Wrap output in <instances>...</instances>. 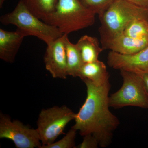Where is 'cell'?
<instances>
[{"instance_id":"obj_1","label":"cell","mask_w":148,"mask_h":148,"mask_svg":"<svg viewBox=\"0 0 148 148\" xmlns=\"http://www.w3.org/2000/svg\"><path fill=\"white\" fill-rule=\"evenodd\" d=\"M87 88V96L76 114L72 127L82 136L91 134L96 138L99 147L106 148L112 143L113 132L120 124L119 120L109 110L108 81L96 84L88 80H83Z\"/></svg>"},{"instance_id":"obj_2","label":"cell","mask_w":148,"mask_h":148,"mask_svg":"<svg viewBox=\"0 0 148 148\" xmlns=\"http://www.w3.org/2000/svg\"><path fill=\"white\" fill-rule=\"evenodd\" d=\"M101 27L99 32L101 45L121 34L130 22L138 19L148 20V7L133 4L126 0H116L99 15Z\"/></svg>"},{"instance_id":"obj_3","label":"cell","mask_w":148,"mask_h":148,"mask_svg":"<svg viewBox=\"0 0 148 148\" xmlns=\"http://www.w3.org/2000/svg\"><path fill=\"white\" fill-rule=\"evenodd\" d=\"M95 15L79 0H58L55 11L43 21L57 27L63 34L69 35L92 26Z\"/></svg>"},{"instance_id":"obj_4","label":"cell","mask_w":148,"mask_h":148,"mask_svg":"<svg viewBox=\"0 0 148 148\" xmlns=\"http://www.w3.org/2000/svg\"><path fill=\"white\" fill-rule=\"evenodd\" d=\"M0 21L3 25L16 26L26 36L37 37L47 45L64 35L57 27L47 24L35 16L22 0L18 1L12 12L1 16Z\"/></svg>"},{"instance_id":"obj_5","label":"cell","mask_w":148,"mask_h":148,"mask_svg":"<svg viewBox=\"0 0 148 148\" xmlns=\"http://www.w3.org/2000/svg\"><path fill=\"white\" fill-rule=\"evenodd\" d=\"M123 80L121 87L109 97L110 107L121 108L134 106L148 109V92L138 74L121 70Z\"/></svg>"},{"instance_id":"obj_6","label":"cell","mask_w":148,"mask_h":148,"mask_svg":"<svg viewBox=\"0 0 148 148\" xmlns=\"http://www.w3.org/2000/svg\"><path fill=\"white\" fill-rule=\"evenodd\" d=\"M76 114L66 106L42 110L37 121V130L42 145L54 143L58 136L64 133L68 123L75 120Z\"/></svg>"},{"instance_id":"obj_7","label":"cell","mask_w":148,"mask_h":148,"mask_svg":"<svg viewBox=\"0 0 148 148\" xmlns=\"http://www.w3.org/2000/svg\"><path fill=\"white\" fill-rule=\"evenodd\" d=\"M0 138L12 140L17 148H40L42 145L37 129L17 120L12 121L10 117L2 113L0 114Z\"/></svg>"},{"instance_id":"obj_8","label":"cell","mask_w":148,"mask_h":148,"mask_svg":"<svg viewBox=\"0 0 148 148\" xmlns=\"http://www.w3.org/2000/svg\"><path fill=\"white\" fill-rule=\"evenodd\" d=\"M64 34L47 45L44 58L45 68L54 78L66 79L67 73L66 40Z\"/></svg>"},{"instance_id":"obj_9","label":"cell","mask_w":148,"mask_h":148,"mask_svg":"<svg viewBox=\"0 0 148 148\" xmlns=\"http://www.w3.org/2000/svg\"><path fill=\"white\" fill-rule=\"evenodd\" d=\"M111 68L136 73L148 72V46L134 54L125 55L112 51L107 57Z\"/></svg>"},{"instance_id":"obj_10","label":"cell","mask_w":148,"mask_h":148,"mask_svg":"<svg viewBox=\"0 0 148 148\" xmlns=\"http://www.w3.org/2000/svg\"><path fill=\"white\" fill-rule=\"evenodd\" d=\"M26 37L23 32L17 29L13 32L0 29V58L7 63H13Z\"/></svg>"},{"instance_id":"obj_11","label":"cell","mask_w":148,"mask_h":148,"mask_svg":"<svg viewBox=\"0 0 148 148\" xmlns=\"http://www.w3.org/2000/svg\"><path fill=\"white\" fill-rule=\"evenodd\" d=\"M148 46V36L135 38L123 34L116 36L103 46V50L110 49L121 54L130 55L137 53Z\"/></svg>"},{"instance_id":"obj_12","label":"cell","mask_w":148,"mask_h":148,"mask_svg":"<svg viewBox=\"0 0 148 148\" xmlns=\"http://www.w3.org/2000/svg\"><path fill=\"white\" fill-rule=\"evenodd\" d=\"M109 74L105 64L98 61L83 64L78 74L82 80L87 79L96 84H104L109 81Z\"/></svg>"},{"instance_id":"obj_13","label":"cell","mask_w":148,"mask_h":148,"mask_svg":"<svg viewBox=\"0 0 148 148\" xmlns=\"http://www.w3.org/2000/svg\"><path fill=\"white\" fill-rule=\"evenodd\" d=\"M76 45L83 64L98 61L99 55L103 50L96 38L87 35L81 37Z\"/></svg>"},{"instance_id":"obj_14","label":"cell","mask_w":148,"mask_h":148,"mask_svg":"<svg viewBox=\"0 0 148 148\" xmlns=\"http://www.w3.org/2000/svg\"><path fill=\"white\" fill-rule=\"evenodd\" d=\"M66 48L68 75L76 77L83 63L81 55L76 44L70 41L68 36L66 38Z\"/></svg>"},{"instance_id":"obj_15","label":"cell","mask_w":148,"mask_h":148,"mask_svg":"<svg viewBox=\"0 0 148 148\" xmlns=\"http://www.w3.org/2000/svg\"><path fill=\"white\" fill-rule=\"evenodd\" d=\"M33 14L43 21L55 11L58 0H22Z\"/></svg>"},{"instance_id":"obj_16","label":"cell","mask_w":148,"mask_h":148,"mask_svg":"<svg viewBox=\"0 0 148 148\" xmlns=\"http://www.w3.org/2000/svg\"><path fill=\"white\" fill-rule=\"evenodd\" d=\"M122 34L128 36L142 38L148 36V20L138 19L130 22Z\"/></svg>"},{"instance_id":"obj_17","label":"cell","mask_w":148,"mask_h":148,"mask_svg":"<svg viewBox=\"0 0 148 148\" xmlns=\"http://www.w3.org/2000/svg\"><path fill=\"white\" fill-rule=\"evenodd\" d=\"M85 7L98 16L116 0H79Z\"/></svg>"},{"instance_id":"obj_18","label":"cell","mask_w":148,"mask_h":148,"mask_svg":"<svg viewBox=\"0 0 148 148\" xmlns=\"http://www.w3.org/2000/svg\"><path fill=\"white\" fill-rule=\"evenodd\" d=\"M77 130L71 128L65 137L58 142H54L47 145H42L40 148H76L75 139Z\"/></svg>"},{"instance_id":"obj_19","label":"cell","mask_w":148,"mask_h":148,"mask_svg":"<svg viewBox=\"0 0 148 148\" xmlns=\"http://www.w3.org/2000/svg\"><path fill=\"white\" fill-rule=\"evenodd\" d=\"M98 147L99 143L96 138L91 134H87L84 136L82 143L76 148H97Z\"/></svg>"},{"instance_id":"obj_20","label":"cell","mask_w":148,"mask_h":148,"mask_svg":"<svg viewBox=\"0 0 148 148\" xmlns=\"http://www.w3.org/2000/svg\"><path fill=\"white\" fill-rule=\"evenodd\" d=\"M126 1L138 6L148 7V0H126Z\"/></svg>"},{"instance_id":"obj_21","label":"cell","mask_w":148,"mask_h":148,"mask_svg":"<svg viewBox=\"0 0 148 148\" xmlns=\"http://www.w3.org/2000/svg\"><path fill=\"white\" fill-rule=\"evenodd\" d=\"M137 74H138L142 78L147 91L148 92V72L140 73Z\"/></svg>"},{"instance_id":"obj_22","label":"cell","mask_w":148,"mask_h":148,"mask_svg":"<svg viewBox=\"0 0 148 148\" xmlns=\"http://www.w3.org/2000/svg\"><path fill=\"white\" fill-rule=\"evenodd\" d=\"M6 0H0V7H1V8L2 7L4 2Z\"/></svg>"}]
</instances>
